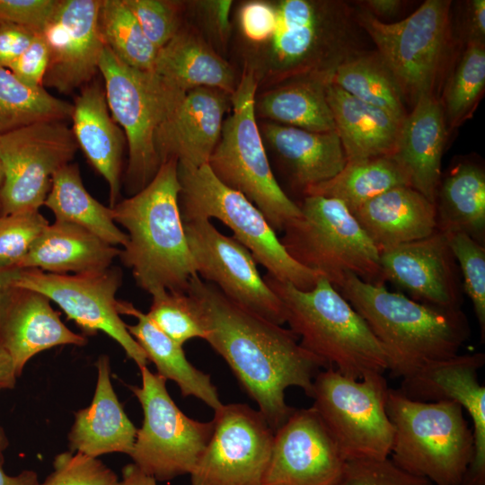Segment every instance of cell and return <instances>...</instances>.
<instances>
[{
  "label": "cell",
  "instance_id": "obj_1",
  "mask_svg": "<svg viewBox=\"0 0 485 485\" xmlns=\"http://www.w3.org/2000/svg\"><path fill=\"white\" fill-rule=\"evenodd\" d=\"M186 293L199 312L204 340L225 359L275 432L295 410L286 402V390L299 387L311 397L321 368L331 366L304 348L290 329L236 304L198 275L190 279Z\"/></svg>",
  "mask_w": 485,
  "mask_h": 485
},
{
  "label": "cell",
  "instance_id": "obj_2",
  "mask_svg": "<svg viewBox=\"0 0 485 485\" xmlns=\"http://www.w3.org/2000/svg\"><path fill=\"white\" fill-rule=\"evenodd\" d=\"M181 189L178 162L172 158L143 190L111 207L114 222L128 237L119 257L137 286L151 295L186 292L198 275L180 209Z\"/></svg>",
  "mask_w": 485,
  "mask_h": 485
},
{
  "label": "cell",
  "instance_id": "obj_3",
  "mask_svg": "<svg viewBox=\"0 0 485 485\" xmlns=\"http://www.w3.org/2000/svg\"><path fill=\"white\" fill-rule=\"evenodd\" d=\"M339 291L382 345L394 377L407 378L457 356L469 339L470 325L462 309L422 304L352 274Z\"/></svg>",
  "mask_w": 485,
  "mask_h": 485
},
{
  "label": "cell",
  "instance_id": "obj_4",
  "mask_svg": "<svg viewBox=\"0 0 485 485\" xmlns=\"http://www.w3.org/2000/svg\"><path fill=\"white\" fill-rule=\"evenodd\" d=\"M263 278L283 303L286 322L307 351L354 379L388 371V357L380 342L325 278L321 276L310 291L269 274Z\"/></svg>",
  "mask_w": 485,
  "mask_h": 485
},
{
  "label": "cell",
  "instance_id": "obj_5",
  "mask_svg": "<svg viewBox=\"0 0 485 485\" xmlns=\"http://www.w3.org/2000/svg\"><path fill=\"white\" fill-rule=\"evenodd\" d=\"M386 411L393 427L389 458L398 467L434 485H462L474 438L458 403L414 401L390 388Z\"/></svg>",
  "mask_w": 485,
  "mask_h": 485
},
{
  "label": "cell",
  "instance_id": "obj_6",
  "mask_svg": "<svg viewBox=\"0 0 485 485\" xmlns=\"http://www.w3.org/2000/svg\"><path fill=\"white\" fill-rule=\"evenodd\" d=\"M297 205L300 215L285 225L279 239L294 260L338 290L349 274L384 284L379 250L341 201L308 195Z\"/></svg>",
  "mask_w": 485,
  "mask_h": 485
},
{
  "label": "cell",
  "instance_id": "obj_7",
  "mask_svg": "<svg viewBox=\"0 0 485 485\" xmlns=\"http://www.w3.org/2000/svg\"><path fill=\"white\" fill-rule=\"evenodd\" d=\"M110 112L124 132L128 162L126 184L131 196L155 176L161 161L155 134L186 93L156 74L121 61L105 46L99 62Z\"/></svg>",
  "mask_w": 485,
  "mask_h": 485
},
{
  "label": "cell",
  "instance_id": "obj_8",
  "mask_svg": "<svg viewBox=\"0 0 485 485\" xmlns=\"http://www.w3.org/2000/svg\"><path fill=\"white\" fill-rule=\"evenodd\" d=\"M257 82L246 71L230 95L231 114L224 120L220 139L207 164L227 187L245 196L273 230L300 215V209L277 181L255 117Z\"/></svg>",
  "mask_w": 485,
  "mask_h": 485
},
{
  "label": "cell",
  "instance_id": "obj_9",
  "mask_svg": "<svg viewBox=\"0 0 485 485\" xmlns=\"http://www.w3.org/2000/svg\"><path fill=\"white\" fill-rule=\"evenodd\" d=\"M178 178L183 222L216 218L233 231V237L269 275L302 291L315 287L321 276L294 260L263 214L245 196L220 181L207 163L197 168L178 164Z\"/></svg>",
  "mask_w": 485,
  "mask_h": 485
},
{
  "label": "cell",
  "instance_id": "obj_10",
  "mask_svg": "<svg viewBox=\"0 0 485 485\" xmlns=\"http://www.w3.org/2000/svg\"><path fill=\"white\" fill-rule=\"evenodd\" d=\"M389 389L384 374L354 379L328 367L315 376L312 407L345 462L390 456L393 427L386 411Z\"/></svg>",
  "mask_w": 485,
  "mask_h": 485
},
{
  "label": "cell",
  "instance_id": "obj_11",
  "mask_svg": "<svg viewBox=\"0 0 485 485\" xmlns=\"http://www.w3.org/2000/svg\"><path fill=\"white\" fill-rule=\"evenodd\" d=\"M450 0H427L410 15L384 22L361 8L356 22L370 36L395 78L404 99L413 104L434 90L451 42Z\"/></svg>",
  "mask_w": 485,
  "mask_h": 485
},
{
  "label": "cell",
  "instance_id": "obj_12",
  "mask_svg": "<svg viewBox=\"0 0 485 485\" xmlns=\"http://www.w3.org/2000/svg\"><path fill=\"white\" fill-rule=\"evenodd\" d=\"M275 7L277 22L269 41L272 60L281 75L332 73L357 53L356 18L347 4L283 0Z\"/></svg>",
  "mask_w": 485,
  "mask_h": 485
},
{
  "label": "cell",
  "instance_id": "obj_13",
  "mask_svg": "<svg viewBox=\"0 0 485 485\" xmlns=\"http://www.w3.org/2000/svg\"><path fill=\"white\" fill-rule=\"evenodd\" d=\"M141 385L130 386L144 413L129 456L142 472L156 481H168L190 474L213 432V421L189 418L175 404L166 389V379L139 368Z\"/></svg>",
  "mask_w": 485,
  "mask_h": 485
},
{
  "label": "cell",
  "instance_id": "obj_14",
  "mask_svg": "<svg viewBox=\"0 0 485 485\" xmlns=\"http://www.w3.org/2000/svg\"><path fill=\"white\" fill-rule=\"evenodd\" d=\"M77 148L64 121L37 122L0 135V216L40 210L53 175L70 163Z\"/></svg>",
  "mask_w": 485,
  "mask_h": 485
},
{
  "label": "cell",
  "instance_id": "obj_15",
  "mask_svg": "<svg viewBox=\"0 0 485 485\" xmlns=\"http://www.w3.org/2000/svg\"><path fill=\"white\" fill-rule=\"evenodd\" d=\"M121 283L120 269L110 266L101 271L78 274L21 269L13 286L42 294L57 304L85 334L106 333L140 368L146 366L147 357L128 332L117 309L116 293Z\"/></svg>",
  "mask_w": 485,
  "mask_h": 485
},
{
  "label": "cell",
  "instance_id": "obj_16",
  "mask_svg": "<svg viewBox=\"0 0 485 485\" xmlns=\"http://www.w3.org/2000/svg\"><path fill=\"white\" fill-rule=\"evenodd\" d=\"M214 412L190 485H264L274 431L263 415L244 403L222 404Z\"/></svg>",
  "mask_w": 485,
  "mask_h": 485
},
{
  "label": "cell",
  "instance_id": "obj_17",
  "mask_svg": "<svg viewBox=\"0 0 485 485\" xmlns=\"http://www.w3.org/2000/svg\"><path fill=\"white\" fill-rule=\"evenodd\" d=\"M183 225L198 276L242 307L278 325L286 322L283 303L260 275L246 247L220 233L209 219Z\"/></svg>",
  "mask_w": 485,
  "mask_h": 485
},
{
  "label": "cell",
  "instance_id": "obj_18",
  "mask_svg": "<svg viewBox=\"0 0 485 485\" xmlns=\"http://www.w3.org/2000/svg\"><path fill=\"white\" fill-rule=\"evenodd\" d=\"M100 5L101 0H60L41 32L49 48L44 88L70 93L89 84L99 71L105 48L99 26Z\"/></svg>",
  "mask_w": 485,
  "mask_h": 485
},
{
  "label": "cell",
  "instance_id": "obj_19",
  "mask_svg": "<svg viewBox=\"0 0 485 485\" xmlns=\"http://www.w3.org/2000/svg\"><path fill=\"white\" fill-rule=\"evenodd\" d=\"M344 464L317 411L295 409L274 432L264 485H333Z\"/></svg>",
  "mask_w": 485,
  "mask_h": 485
},
{
  "label": "cell",
  "instance_id": "obj_20",
  "mask_svg": "<svg viewBox=\"0 0 485 485\" xmlns=\"http://www.w3.org/2000/svg\"><path fill=\"white\" fill-rule=\"evenodd\" d=\"M384 281L405 291L417 302L461 309V273L447 235L436 230L430 235L380 252Z\"/></svg>",
  "mask_w": 485,
  "mask_h": 485
},
{
  "label": "cell",
  "instance_id": "obj_21",
  "mask_svg": "<svg viewBox=\"0 0 485 485\" xmlns=\"http://www.w3.org/2000/svg\"><path fill=\"white\" fill-rule=\"evenodd\" d=\"M485 354H464L432 363L402 379L398 389L419 401H449L465 410L472 422L474 451L462 485L485 484V387L478 377Z\"/></svg>",
  "mask_w": 485,
  "mask_h": 485
},
{
  "label": "cell",
  "instance_id": "obj_22",
  "mask_svg": "<svg viewBox=\"0 0 485 485\" xmlns=\"http://www.w3.org/2000/svg\"><path fill=\"white\" fill-rule=\"evenodd\" d=\"M229 105L230 94L217 89L199 87L186 92L156 131L161 164L172 158L185 167L207 164L220 139Z\"/></svg>",
  "mask_w": 485,
  "mask_h": 485
},
{
  "label": "cell",
  "instance_id": "obj_23",
  "mask_svg": "<svg viewBox=\"0 0 485 485\" xmlns=\"http://www.w3.org/2000/svg\"><path fill=\"white\" fill-rule=\"evenodd\" d=\"M0 340L20 376L27 362L57 346H84L86 338L61 321L50 300L36 291L12 286L0 303Z\"/></svg>",
  "mask_w": 485,
  "mask_h": 485
},
{
  "label": "cell",
  "instance_id": "obj_24",
  "mask_svg": "<svg viewBox=\"0 0 485 485\" xmlns=\"http://www.w3.org/2000/svg\"><path fill=\"white\" fill-rule=\"evenodd\" d=\"M447 134L440 100L422 95L401 122L391 155L406 172L410 186L434 204Z\"/></svg>",
  "mask_w": 485,
  "mask_h": 485
},
{
  "label": "cell",
  "instance_id": "obj_25",
  "mask_svg": "<svg viewBox=\"0 0 485 485\" xmlns=\"http://www.w3.org/2000/svg\"><path fill=\"white\" fill-rule=\"evenodd\" d=\"M72 132L78 147L109 186L110 207L119 201L125 135L113 119L104 88L85 84L73 104Z\"/></svg>",
  "mask_w": 485,
  "mask_h": 485
},
{
  "label": "cell",
  "instance_id": "obj_26",
  "mask_svg": "<svg viewBox=\"0 0 485 485\" xmlns=\"http://www.w3.org/2000/svg\"><path fill=\"white\" fill-rule=\"evenodd\" d=\"M97 383L91 404L75 413L68 433L69 451L97 458L102 454H130L137 429L128 419L110 380L106 355L98 358Z\"/></svg>",
  "mask_w": 485,
  "mask_h": 485
},
{
  "label": "cell",
  "instance_id": "obj_27",
  "mask_svg": "<svg viewBox=\"0 0 485 485\" xmlns=\"http://www.w3.org/2000/svg\"><path fill=\"white\" fill-rule=\"evenodd\" d=\"M260 130L291 185L302 193L334 177L348 162L336 130L312 132L275 122L263 124Z\"/></svg>",
  "mask_w": 485,
  "mask_h": 485
},
{
  "label": "cell",
  "instance_id": "obj_28",
  "mask_svg": "<svg viewBox=\"0 0 485 485\" xmlns=\"http://www.w3.org/2000/svg\"><path fill=\"white\" fill-rule=\"evenodd\" d=\"M353 215L380 252L425 238L437 229L435 204L410 186L394 187Z\"/></svg>",
  "mask_w": 485,
  "mask_h": 485
},
{
  "label": "cell",
  "instance_id": "obj_29",
  "mask_svg": "<svg viewBox=\"0 0 485 485\" xmlns=\"http://www.w3.org/2000/svg\"><path fill=\"white\" fill-rule=\"evenodd\" d=\"M120 250L76 225L55 220L32 244L19 269L54 274L94 272L111 266Z\"/></svg>",
  "mask_w": 485,
  "mask_h": 485
},
{
  "label": "cell",
  "instance_id": "obj_30",
  "mask_svg": "<svg viewBox=\"0 0 485 485\" xmlns=\"http://www.w3.org/2000/svg\"><path fill=\"white\" fill-rule=\"evenodd\" d=\"M327 100L348 161L391 156L401 122L330 83Z\"/></svg>",
  "mask_w": 485,
  "mask_h": 485
},
{
  "label": "cell",
  "instance_id": "obj_31",
  "mask_svg": "<svg viewBox=\"0 0 485 485\" xmlns=\"http://www.w3.org/2000/svg\"><path fill=\"white\" fill-rule=\"evenodd\" d=\"M119 314L135 317L134 325L127 329L152 361L157 374L166 380L173 381L182 396L199 399L214 410L222 406L217 390L210 375L196 368L186 357L182 346L163 333L147 316L132 303L118 300Z\"/></svg>",
  "mask_w": 485,
  "mask_h": 485
},
{
  "label": "cell",
  "instance_id": "obj_32",
  "mask_svg": "<svg viewBox=\"0 0 485 485\" xmlns=\"http://www.w3.org/2000/svg\"><path fill=\"white\" fill-rule=\"evenodd\" d=\"M154 71L181 91L207 87L232 94L238 83L230 65L199 36L178 33L158 50Z\"/></svg>",
  "mask_w": 485,
  "mask_h": 485
},
{
  "label": "cell",
  "instance_id": "obj_33",
  "mask_svg": "<svg viewBox=\"0 0 485 485\" xmlns=\"http://www.w3.org/2000/svg\"><path fill=\"white\" fill-rule=\"evenodd\" d=\"M436 228L464 234L485 245V171L463 161L441 177L435 198Z\"/></svg>",
  "mask_w": 485,
  "mask_h": 485
},
{
  "label": "cell",
  "instance_id": "obj_34",
  "mask_svg": "<svg viewBox=\"0 0 485 485\" xmlns=\"http://www.w3.org/2000/svg\"><path fill=\"white\" fill-rule=\"evenodd\" d=\"M333 73H315L294 78L266 92L255 103L260 116L275 123L312 132L335 130L327 100Z\"/></svg>",
  "mask_w": 485,
  "mask_h": 485
},
{
  "label": "cell",
  "instance_id": "obj_35",
  "mask_svg": "<svg viewBox=\"0 0 485 485\" xmlns=\"http://www.w3.org/2000/svg\"><path fill=\"white\" fill-rule=\"evenodd\" d=\"M56 220L81 226L107 243L124 247L128 237L114 222L112 208L96 200L85 189L77 163H68L52 177L44 201Z\"/></svg>",
  "mask_w": 485,
  "mask_h": 485
},
{
  "label": "cell",
  "instance_id": "obj_36",
  "mask_svg": "<svg viewBox=\"0 0 485 485\" xmlns=\"http://www.w3.org/2000/svg\"><path fill=\"white\" fill-rule=\"evenodd\" d=\"M398 186H410L406 172L392 156L348 161L331 179L304 190L341 201L353 214L362 205Z\"/></svg>",
  "mask_w": 485,
  "mask_h": 485
},
{
  "label": "cell",
  "instance_id": "obj_37",
  "mask_svg": "<svg viewBox=\"0 0 485 485\" xmlns=\"http://www.w3.org/2000/svg\"><path fill=\"white\" fill-rule=\"evenodd\" d=\"M331 83L357 100L384 110L400 122L408 114L403 94L377 52L351 55L337 66Z\"/></svg>",
  "mask_w": 485,
  "mask_h": 485
},
{
  "label": "cell",
  "instance_id": "obj_38",
  "mask_svg": "<svg viewBox=\"0 0 485 485\" xmlns=\"http://www.w3.org/2000/svg\"><path fill=\"white\" fill-rule=\"evenodd\" d=\"M73 104L55 97L43 86L30 87L0 67V135L42 121H65Z\"/></svg>",
  "mask_w": 485,
  "mask_h": 485
},
{
  "label": "cell",
  "instance_id": "obj_39",
  "mask_svg": "<svg viewBox=\"0 0 485 485\" xmlns=\"http://www.w3.org/2000/svg\"><path fill=\"white\" fill-rule=\"evenodd\" d=\"M99 26L105 46L121 61L139 70H154L158 49L124 0H101Z\"/></svg>",
  "mask_w": 485,
  "mask_h": 485
},
{
  "label": "cell",
  "instance_id": "obj_40",
  "mask_svg": "<svg viewBox=\"0 0 485 485\" xmlns=\"http://www.w3.org/2000/svg\"><path fill=\"white\" fill-rule=\"evenodd\" d=\"M485 88V44L468 42L440 101L447 131L472 117Z\"/></svg>",
  "mask_w": 485,
  "mask_h": 485
},
{
  "label": "cell",
  "instance_id": "obj_41",
  "mask_svg": "<svg viewBox=\"0 0 485 485\" xmlns=\"http://www.w3.org/2000/svg\"><path fill=\"white\" fill-rule=\"evenodd\" d=\"M152 297L146 314L173 341L182 346L191 339L205 338L198 307L186 292L161 290Z\"/></svg>",
  "mask_w": 485,
  "mask_h": 485
},
{
  "label": "cell",
  "instance_id": "obj_42",
  "mask_svg": "<svg viewBox=\"0 0 485 485\" xmlns=\"http://www.w3.org/2000/svg\"><path fill=\"white\" fill-rule=\"evenodd\" d=\"M457 261L463 290L470 298L480 327L481 339L485 338V245L464 234H446Z\"/></svg>",
  "mask_w": 485,
  "mask_h": 485
},
{
  "label": "cell",
  "instance_id": "obj_43",
  "mask_svg": "<svg viewBox=\"0 0 485 485\" xmlns=\"http://www.w3.org/2000/svg\"><path fill=\"white\" fill-rule=\"evenodd\" d=\"M48 224L40 210L0 216V269H19L20 263Z\"/></svg>",
  "mask_w": 485,
  "mask_h": 485
},
{
  "label": "cell",
  "instance_id": "obj_44",
  "mask_svg": "<svg viewBox=\"0 0 485 485\" xmlns=\"http://www.w3.org/2000/svg\"><path fill=\"white\" fill-rule=\"evenodd\" d=\"M40 485H119V481L97 458L66 451L55 456L53 471Z\"/></svg>",
  "mask_w": 485,
  "mask_h": 485
},
{
  "label": "cell",
  "instance_id": "obj_45",
  "mask_svg": "<svg viewBox=\"0 0 485 485\" xmlns=\"http://www.w3.org/2000/svg\"><path fill=\"white\" fill-rule=\"evenodd\" d=\"M333 485H434L398 467L389 457L345 462Z\"/></svg>",
  "mask_w": 485,
  "mask_h": 485
},
{
  "label": "cell",
  "instance_id": "obj_46",
  "mask_svg": "<svg viewBox=\"0 0 485 485\" xmlns=\"http://www.w3.org/2000/svg\"><path fill=\"white\" fill-rule=\"evenodd\" d=\"M145 35L159 50L179 31L178 5L164 0H124Z\"/></svg>",
  "mask_w": 485,
  "mask_h": 485
},
{
  "label": "cell",
  "instance_id": "obj_47",
  "mask_svg": "<svg viewBox=\"0 0 485 485\" xmlns=\"http://www.w3.org/2000/svg\"><path fill=\"white\" fill-rule=\"evenodd\" d=\"M60 0H0V23L6 22L41 33Z\"/></svg>",
  "mask_w": 485,
  "mask_h": 485
},
{
  "label": "cell",
  "instance_id": "obj_48",
  "mask_svg": "<svg viewBox=\"0 0 485 485\" xmlns=\"http://www.w3.org/2000/svg\"><path fill=\"white\" fill-rule=\"evenodd\" d=\"M49 61L48 45L42 33H37L27 49L7 68L24 84L38 88Z\"/></svg>",
  "mask_w": 485,
  "mask_h": 485
},
{
  "label": "cell",
  "instance_id": "obj_49",
  "mask_svg": "<svg viewBox=\"0 0 485 485\" xmlns=\"http://www.w3.org/2000/svg\"><path fill=\"white\" fill-rule=\"evenodd\" d=\"M276 22V7L266 2H249L240 11L242 31L244 36L253 42L269 41Z\"/></svg>",
  "mask_w": 485,
  "mask_h": 485
},
{
  "label": "cell",
  "instance_id": "obj_50",
  "mask_svg": "<svg viewBox=\"0 0 485 485\" xmlns=\"http://www.w3.org/2000/svg\"><path fill=\"white\" fill-rule=\"evenodd\" d=\"M37 33L19 25L0 23V67L8 68L30 46Z\"/></svg>",
  "mask_w": 485,
  "mask_h": 485
},
{
  "label": "cell",
  "instance_id": "obj_51",
  "mask_svg": "<svg viewBox=\"0 0 485 485\" xmlns=\"http://www.w3.org/2000/svg\"><path fill=\"white\" fill-rule=\"evenodd\" d=\"M465 41L485 42V1L471 0L466 4L463 17Z\"/></svg>",
  "mask_w": 485,
  "mask_h": 485
},
{
  "label": "cell",
  "instance_id": "obj_52",
  "mask_svg": "<svg viewBox=\"0 0 485 485\" xmlns=\"http://www.w3.org/2000/svg\"><path fill=\"white\" fill-rule=\"evenodd\" d=\"M207 11L216 29L221 36L229 31V13L232 1H207L202 4Z\"/></svg>",
  "mask_w": 485,
  "mask_h": 485
},
{
  "label": "cell",
  "instance_id": "obj_53",
  "mask_svg": "<svg viewBox=\"0 0 485 485\" xmlns=\"http://www.w3.org/2000/svg\"><path fill=\"white\" fill-rule=\"evenodd\" d=\"M17 377L13 359L0 340V392L13 389L15 386Z\"/></svg>",
  "mask_w": 485,
  "mask_h": 485
},
{
  "label": "cell",
  "instance_id": "obj_54",
  "mask_svg": "<svg viewBox=\"0 0 485 485\" xmlns=\"http://www.w3.org/2000/svg\"><path fill=\"white\" fill-rule=\"evenodd\" d=\"M361 8L374 16H390L397 13L402 5L400 0H366L359 2Z\"/></svg>",
  "mask_w": 485,
  "mask_h": 485
},
{
  "label": "cell",
  "instance_id": "obj_55",
  "mask_svg": "<svg viewBox=\"0 0 485 485\" xmlns=\"http://www.w3.org/2000/svg\"><path fill=\"white\" fill-rule=\"evenodd\" d=\"M4 454H0V485H40L36 472L25 470L17 475L7 474L3 467Z\"/></svg>",
  "mask_w": 485,
  "mask_h": 485
},
{
  "label": "cell",
  "instance_id": "obj_56",
  "mask_svg": "<svg viewBox=\"0 0 485 485\" xmlns=\"http://www.w3.org/2000/svg\"><path fill=\"white\" fill-rule=\"evenodd\" d=\"M119 485H157L156 480L142 472L135 463H128L122 468Z\"/></svg>",
  "mask_w": 485,
  "mask_h": 485
},
{
  "label": "cell",
  "instance_id": "obj_57",
  "mask_svg": "<svg viewBox=\"0 0 485 485\" xmlns=\"http://www.w3.org/2000/svg\"><path fill=\"white\" fill-rule=\"evenodd\" d=\"M21 269H0V303L8 289L13 285Z\"/></svg>",
  "mask_w": 485,
  "mask_h": 485
},
{
  "label": "cell",
  "instance_id": "obj_58",
  "mask_svg": "<svg viewBox=\"0 0 485 485\" xmlns=\"http://www.w3.org/2000/svg\"><path fill=\"white\" fill-rule=\"evenodd\" d=\"M8 445H9V441L5 434V431L0 426V454L4 453V451L7 448Z\"/></svg>",
  "mask_w": 485,
  "mask_h": 485
},
{
  "label": "cell",
  "instance_id": "obj_59",
  "mask_svg": "<svg viewBox=\"0 0 485 485\" xmlns=\"http://www.w3.org/2000/svg\"><path fill=\"white\" fill-rule=\"evenodd\" d=\"M3 181H4V172H3V168L0 163V190L3 185Z\"/></svg>",
  "mask_w": 485,
  "mask_h": 485
},
{
  "label": "cell",
  "instance_id": "obj_60",
  "mask_svg": "<svg viewBox=\"0 0 485 485\" xmlns=\"http://www.w3.org/2000/svg\"><path fill=\"white\" fill-rule=\"evenodd\" d=\"M482 485H485V484H482Z\"/></svg>",
  "mask_w": 485,
  "mask_h": 485
}]
</instances>
